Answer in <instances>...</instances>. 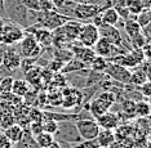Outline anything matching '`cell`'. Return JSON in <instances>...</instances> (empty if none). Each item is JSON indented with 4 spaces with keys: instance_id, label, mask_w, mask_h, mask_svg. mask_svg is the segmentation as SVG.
<instances>
[{
    "instance_id": "277c9868",
    "label": "cell",
    "mask_w": 151,
    "mask_h": 148,
    "mask_svg": "<svg viewBox=\"0 0 151 148\" xmlns=\"http://www.w3.org/2000/svg\"><path fill=\"white\" fill-rule=\"evenodd\" d=\"M67 21H70V18L61 13L56 12V10H49V12H42L37 10L35 14V23H37L40 27L53 31L57 27L62 26L63 23H66Z\"/></svg>"
},
{
    "instance_id": "52a82bcc",
    "label": "cell",
    "mask_w": 151,
    "mask_h": 148,
    "mask_svg": "<svg viewBox=\"0 0 151 148\" xmlns=\"http://www.w3.org/2000/svg\"><path fill=\"white\" fill-rule=\"evenodd\" d=\"M98 37H99L98 27H96L92 22H85L81 23L76 41L83 46L92 48L96 44V41L98 40Z\"/></svg>"
},
{
    "instance_id": "7c38bea8",
    "label": "cell",
    "mask_w": 151,
    "mask_h": 148,
    "mask_svg": "<svg viewBox=\"0 0 151 148\" xmlns=\"http://www.w3.org/2000/svg\"><path fill=\"white\" fill-rule=\"evenodd\" d=\"M98 32L101 37H105L106 40H109L112 45H122L123 43V35L120 32L119 27L116 26H110V25H102L98 27Z\"/></svg>"
},
{
    "instance_id": "9a60e30c",
    "label": "cell",
    "mask_w": 151,
    "mask_h": 148,
    "mask_svg": "<svg viewBox=\"0 0 151 148\" xmlns=\"http://www.w3.org/2000/svg\"><path fill=\"white\" fill-rule=\"evenodd\" d=\"M129 71H130V81H129V84L134 85V87H139V85H142L143 82L150 80V74L146 70H143L139 64L137 67H134V68H130Z\"/></svg>"
},
{
    "instance_id": "5b68a950",
    "label": "cell",
    "mask_w": 151,
    "mask_h": 148,
    "mask_svg": "<svg viewBox=\"0 0 151 148\" xmlns=\"http://www.w3.org/2000/svg\"><path fill=\"white\" fill-rule=\"evenodd\" d=\"M25 30L13 22L5 21L3 29L0 30V44L3 45H16L22 40Z\"/></svg>"
},
{
    "instance_id": "7402d4cb",
    "label": "cell",
    "mask_w": 151,
    "mask_h": 148,
    "mask_svg": "<svg viewBox=\"0 0 151 148\" xmlns=\"http://www.w3.org/2000/svg\"><path fill=\"white\" fill-rule=\"evenodd\" d=\"M123 29L127 32V35H128V40L133 39V37H136L137 35H139L141 34V26L137 23L136 19H125L124 21V25H123Z\"/></svg>"
},
{
    "instance_id": "4fadbf2b",
    "label": "cell",
    "mask_w": 151,
    "mask_h": 148,
    "mask_svg": "<svg viewBox=\"0 0 151 148\" xmlns=\"http://www.w3.org/2000/svg\"><path fill=\"white\" fill-rule=\"evenodd\" d=\"M96 121H97L99 129H106V130H116L120 124V120L118 115H116V112H112L111 109L105 112L99 117H97Z\"/></svg>"
},
{
    "instance_id": "8d00e7d4",
    "label": "cell",
    "mask_w": 151,
    "mask_h": 148,
    "mask_svg": "<svg viewBox=\"0 0 151 148\" xmlns=\"http://www.w3.org/2000/svg\"><path fill=\"white\" fill-rule=\"evenodd\" d=\"M0 17L5 19V10H4V0H0Z\"/></svg>"
},
{
    "instance_id": "836d02e7",
    "label": "cell",
    "mask_w": 151,
    "mask_h": 148,
    "mask_svg": "<svg viewBox=\"0 0 151 148\" xmlns=\"http://www.w3.org/2000/svg\"><path fill=\"white\" fill-rule=\"evenodd\" d=\"M29 132L32 134L34 137H36L37 134L43 133V124L42 122H30L29 125Z\"/></svg>"
},
{
    "instance_id": "8fae6325",
    "label": "cell",
    "mask_w": 151,
    "mask_h": 148,
    "mask_svg": "<svg viewBox=\"0 0 151 148\" xmlns=\"http://www.w3.org/2000/svg\"><path fill=\"white\" fill-rule=\"evenodd\" d=\"M12 46L13 45H6V49L1 51V64L5 66L11 72H16L19 68L22 57Z\"/></svg>"
},
{
    "instance_id": "f546056e",
    "label": "cell",
    "mask_w": 151,
    "mask_h": 148,
    "mask_svg": "<svg viewBox=\"0 0 151 148\" xmlns=\"http://www.w3.org/2000/svg\"><path fill=\"white\" fill-rule=\"evenodd\" d=\"M13 79L12 76H6L0 80V92L1 94H6V93H12V85H13Z\"/></svg>"
},
{
    "instance_id": "8992f818",
    "label": "cell",
    "mask_w": 151,
    "mask_h": 148,
    "mask_svg": "<svg viewBox=\"0 0 151 148\" xmlns=\"http://www.w3.org/2000/svg\"><path fill=\"white\" fill-rule=\"evenodd\" d=\"M19 56L23 58H39V56L43 53V48L36 43L31 34L23 35L22 40L19 41Z\"/></svg>"
},
{
    "instance_id": "e575fe53",
    "label": "cell",
    "mask_w": 151,
    "mask_h": 148,
    "mask_svg": "<svg viewBox=\"0 0 151 148\" xmlns=\"http://www.w3.org/2000/svg\"><path fill=\"white\" fill-rule=\"evenodd\" d=\"M63 64L61 61H58L56 59V58H53L52 61L48 63V68H49L52 72H61V70H62V67H63Z\"/></svg>"
},
{
    "instance_id": "83f0119b",
    "label": "cell",
    "mask_w": 151,
    "mask_h": 148,
    "mask_svg": "<svg viewBox=\"0 0 151 148\" xmlns=\"http://www.w3.org/2000/svg\"><path fill=\"white\" fill-rule=\"evenodd\" d=\"M83 3H84V4H89V5L97 6L101 12H104L105 9L111 8V6H112V0H83Z\"/></svg>"
},
{
    "instance_id": "d4e9b609",
    "label": "cell",
    "mask_w": 151,
    "mask_h": 148,
    "mask_svg": "<svg viewBox=\"0 0 151 148\" xmlns=\"http://www.w3.org/2000/svg\"><path fill=\"white\" fill-rule=\"evenodd\" d=\"M34 138H35L36 144L39 146V148H48L50 144L54 142V137L52 135V134L45 133V132L37 134V135L34 137Z\"/></svg>"
},
{
    "instance_id": "1f68e13d",
    "label": "cell",
    "mask_w": 151,
    "mask_h": 148,
    "mask_svg": "<svg viewBox=\"0 0 151 148\" xmlns=\"http://www.w3.org/2000/svg\"><path fill=\"white\" fill-rule=\"evenodd\" d=\"M137 90L141 95H142V98H146V99H150L151 97V84H150V80L143 82L142 85H139V87H137Z\"/></svg>"
},
{
    "instance_id": "f1b7e54d",
    "label": "cell",
    "mask_w": 151,
    "mask_h": 148,
    "mask_svg": "<svg viewBox=\"0 0 151 148\" xmlns=\"http://www.w3.org/2000/svg\"><path fill=\"white\" fill-rule=\"evenodd\" d=\"M27 119L30 122H43V111L40 108L31 107L27 112Z\"/></svg>"
},
{
    "instance_id": "ba28073f",
    "label": "cell",
    "mask_w": 151,
    "mask_h": 148,
    "mask_svg": "<svg viewBox=\"0 0 151 148\" xmlns=\"http://www.w3.org/2000/svg\"><path fill=\"white\" fill-rule=\"evenodd\" d=\"M75 126L83 140L96 139L97 134L99 132V126L94 119H81L75 121Z\"/></svg>"
},
{
    "instance_id": "603a6c76",
    "label": "cell",
    "mask_w": 151,
    "mask_h": 148,
    "mask_svg": "<svg viewBox=\"0 0 151 148\" xmlns=\"http://www.w3.org/2000/svg\"><path fill=\"white\" fill-rule=\"evenodd\" d=\"M88 66L85 63H83L81 61H79L78 58H71L68 62H66V63L63 64L62 70H61V72L62 74H71V72H76V71H80L83 70V68H87Z\"/></svg>"
},
{
    "instance_id": "ffe728a7",
    "label": "cell",
    "mask_w": 151,
    "mask_h": 148,
    "mask_svg": "<svg viewBox=\"0 0 151 148\" xmlns=\"http://www.w3.org/2000/svg\"><path fill=\"white\" fill-rule=\"evenodd\" d=\"M31 90V87L29 85V82L23 79H14L13 80V85H12V93L17 97L22 98L25 94H27Z\"/></svg>"
},
{
    "instance_id": "7a4b0ae2",
    "label": "cell",
    "mask_w": 151,
    "mask_h": 148,
    "mask_svg": "<svg viewBox=\"0 0 151 148\" xmlns=\"http://www.w3.org/2000/svg\"><path fill=\"white\" fill-rule=\"evenodd\" d=\"M116 103L115 94L110 90H102L99 94H96V97L88 103V111L94 120L104 115L111 109V107Z\"/></svg>"
},
{
    "instance_id": "ab89813d",
    "label": "cell",
    "mask_w": 151,
    "mask_h": 148,
    "mask_svg": "<svg viewBox=\"0 0 151 148\" xmlns=\"http://www.w3.org/2000/svg\"><path fill=\"white\" fill-rule=\"evenodd\" d=\"M0 95H1V92H0Z\"/></svg>"
},
{
    "instance_id": "30bf717a",
    "label": "cell",
    "mask_w": 151,
    "mask_h": 148,
    "mask_svg": "<svg viewBox=\"0 0 151 148\" xmlns=\"http://www.w3.org/2000/svg\"><path fill=\"white\" fill-rule=\"evenodd\" d=\"M99 13H101V10L97 6L84 4V3H76L74 12H73V19L79 21L81 23H85V22L92 21V18L99 14Z\"/></svg>"
},
{
    "instance_id": "484cf974",
    "label": "cell",
    "mask_w": 151,
    "mask_h": 148,
    "mask_svg": "<svg viewBox=\"0 0 151 148\" xmlns=\"http://www.w3.org/2000/svg\"><path fill=\"white\" fill-rule=\"evenodd\" d=\"M106 66H107V59L104 57H99V56H96L94 59L91 62V64H89L91 70L96 71V72H104Z\"/></svg>"
},
{
    "instance_id": "4dcf8cb0",
    "label": "cell",
    "mask_w": 151,
    "mask_h": 148,
    "mask_svg": "<svg viewBox=\"0 0 151 148\" xmlns=\"http://www.w3.org/2000/svg\"><path fill=\"white\" fill-rule=\"evenodd\" d=\"M43 130L45 133H49L54 135V133L57 132V126H58V122L56 121H52V120H43Z\"/></svg>"
},
{
    "instance_id": "3957f363",
    "label": "cell",
    "mask_w": 151,
    "mask_h": 148,
    "mask_svg": "<svg viewBox=\"0 0 151 148\" xmlns=\"http://www.w3.org/2000/svg\"><path fill=\"white\" fill-rule=\"evenodd\" d=\"M54 140H57L61 144H68V146L74 147L75 144L80 143L81 139L79 135L75 121H61L58 122L57 132L54 133Z\"/></svg>"
},
{
    "instance_id": "cb8c5ba5",
    "label": "cell",
    "mask_w": 151,
    "mask_h": 148,
    "mask_svg": "<svg viewBox=\"0 0 151 148\" xmlns=\"http://www.w3.org/2000/svg\"><path fill=\"white\" fill-rule=\"evenodd\" d=\"M134 104L136 102L132 101V99H124L122 101V116H125L128 120L130 119H134L136 115H134Z\"/></svg>"
},
{
    "instance_id": "2e32d148",
    "label": "cell",
    "mask_w": 151,
    "mask_h": 148,
    "mask_svg": "<svg viewBox=\"0 0 151 148\" xmlns=\"http://www.w3.org/2000/svg\"><path fill=\"white\" fill-rule=\"evenodd\" d=\"M96 140H97L99 148H109L116 140V134L114 133V130L99 129Z\"/></svg>"
},
{
    "instance_id": "d6986e66",
    "label": "cell",
    "mask_w": 151,
    "mask_h": 148,
    "mask_svg": "<svg viewBox=\"0 0 151 148\" xmlns=\"http://www.w3.org/2000/svg\"><path fill=\"white\" fill-rule=\"evenodd\" d=\"M150 112H151V107H150L149 99L143 98V99H139V101L136 102V104H134V115H136V117L149 119Z\"/></svg>"
},
{
    "instance_id": "74e56055",
    "label": "cell",
    "mask_w": 151,
    "mask_h": 148,
    "mask_svg": "<svg viewBox=\"0 0 151 148\" xmlns=\"http://www.w3.org/2000/svg\"><path fill=\"white\" fill-rule=\"evenodd\" d=\"M48 148H61V146H60V143H58L57 140H54V142L50 144V146L48 147Z\"/></svg>"
},
{
    "instance_id": "ac0fdd59",
    "label": "cell",
    "mask_w": 151,
    "mask_h": 148,
    "mask_svg": "<svg viewBox=\"0 0 151 148\" xmlns=\"http://www.w3.org/2000/svg\"><path fill=\"white\" fill-rule=\"evenodd\" d=\"M101 19L104 25H110V26H116L120 21V17L116 12L114 6L105 9L104 12H101Z\"/></svg>"
},
{
    "instance_id": "d590c367",
    "label": "cell",
    "mask_w": 151,
    "mask_h": 148,
    "mask_svg": "<svg viewBox=\"0 0 151 148\" xmlns=\"http://www.w3.org/2000/svg\"><path fill=\"white\" fill-rule=\"evenodd\" d=\"M39 3V9L42 12H49V10H54L52 0H37Z\"/></svg>"
},
{
    "instance_id": "44dd1931",
    "label": "cell",
    "mask_w": 151,
    "mask_h": 148,
    "mask_svg": "<svg viewBox=\"0 0 151 148\" xmlns=\"http://www.w3.org/2000/svg\"><path fill=\"white\" fill-rule=\"evenodd\" d=\"M14 148H39V146L36 144V140L34 138V135L29 130H23V135L21 140L17 144L13 146Z\"/></svg>"
},
{
    "instance_id": "4316f807",
    "label": "cell",
    "mask_w": 151,
    "mask_h": 148,
    "mask_svg": "<svg viewBox=\"0 0 151 148\" xmlns=\"http://www.w3.org/2000/svg\"><path fill=\"white\" fill-rule=\"evenodd\" d=\"M136 21H137V23L141 26V29H142V27H145V26H147V25H150V22H151L150 8L141 10L138 14H137V17H136Z\"/></svg>"
},
{
    "instance_id": "9c48e42d",
    "label": "cell",
    "mask_w": 151,
    "mask_h": 148,
    "mask_svg": "<svg viewBox=\"0 0 151 148\" xmlns=\"http://www.w3.org/2000/svg\"><path fill=\"white\" fill-rule=\"evenodd\" d=\"M105 75L107 77H110L112 81H116L119 84H129L130 81V71L129 68H125L120 64L112 63V62L107 61V66L105 68Z\"/></svg>"
},
{
    "instance_id": "f35d334b",
    "label": "cell",
    "mask_w": 151,
    "mask_h": 148,
    "mask_svg": "<svg viewBox=\"0 0 151 148\" xmlns=\"http://www.w3.org/2000/svg\"><path fill=\"white\" fill-rule=\"evenodd\" d=\"M4 23H5V19L3 18V17H0V30L3 29V26H4Z\"/></svg>"
},
{
    "instance_id": "5bb4252c",
    "label": "cell",
    "mask_w": 151,
    "mask_h": 148,
    "mask_svg": "<svg viewBox=\"0 0 151 148\" xmlns=\"http://www.w3.org/2000/svg\"><path fill=\"white\" fill-rule=\"evenodd\" d=\"M112 48H114V45H112L109 40H106L105 37L99 36L98 40L96 41V44L92 46V49H93V51L96 53V56L104 57L106 59H109L112 54Z\"/></svg>"
},
{
    "instance_id": "6da1fadb",
    "label": "cell",
    "mask_w": 151,
    "mask_h": 148,
    "mask_svg": "<svg viewBox=\"0 0 151 148\" xmlns=\"http://www.w3.org/2000/svg\"><path fill=\"white\" fill-rule=\"evenodd\" d=\"M5 17L9 22L21 26L22 29L30 26L29 23V9L19 0H4Z\"/></svg>"
},
{
    "instance_id": "d6a6232c",
    "label": "cell",
    "mask_w": 151,
    "mask_h": 148,
    "mask_svg": "<svg viewBox=\"0 0 151 148\" xmlns=\"http://www.w3.org/2000/svg\"><path fill=\"white\" fill-rule=\"evenodd\" d=\"M73 148H99V146L96 139H89V140H81L80 143L75 144Z\"/></svg>"
},
{
    "instance_id": "e0dca14e",
    "label": "cell",
    "mask_w": 151,
    "mask_h": 148,
    "mask_svg": "<svg viewBox=\"0 0 151 148\" xmlns=\"http://www.w3.org/2000/svg\"><path fill=\"white\" fill-rule=\"evenodd\" d=\"M23 130H25V129H23L21 125H18V124H13L12 126L4 129L3 132H4L6 139H8L9 142L14 146V144H17L19 140H21L22 135H23Z\"/></svg>"
}]
</instances>
